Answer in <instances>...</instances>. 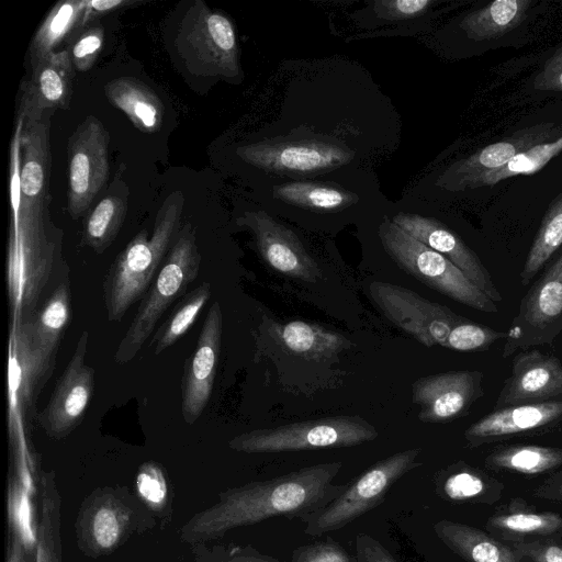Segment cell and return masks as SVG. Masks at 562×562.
<instances>
[{
    "mask_svg": "<svg viewBox=\"0 0 562 562\" xmlns=\"http://www.w3.org/2000/svg\"><path fill=\"white\" fill-rule=\"evenodd\" d=\"M530 4V0H496L468 13L459 27L470 40H493L516 29L525 20Z\"/></svg>",
    "mask_w": 562,
    "mask_h": 562,
    "instance_id": "1f68e13d",
    "label": "cell"
},
{
    "mask_svg": "<svg viewBox=\"0 0 562 562\" xmlns=\"http://www.w3.org/2000/svg\"><path fill=\"white\" fill-rule=\"evenodd\" d=\"M138 3L139 2L135 0H87L83 26L104 14Z\"/></svg>",
    "mask_w": 562,
    "mask_h": 562,
    "instance_id": "681fc988",
    "label": "cell"
},
{
    "mask_svg": "<svg viewBox=\"0 0 562 562\" xmlns=\"http://www.w3.org/2000/svg\"><path fill=\"white\" fill-rule=\"evenodd\" d=\"M104 93L113 106L125 113L138 131L156 133L160 130L164 104L144 82L121 77L109 81L104 86Z\"/></svg>",
    "mask_w": 562,
    "mask_h": 562,
    "instance_id": "f1b7e54d",
    "label": "cell"
},
{
    "mask_svg": "<svg viewBox=\"0 0 562 562\" xmlns=\"http://www.w3.org/2000/svg\"><path fill=\"white\" fill-rule=\"evenodd\" d=\"M341 468L342 462H324L225 490L214 505L180 528V539L190 546L206 543L228 530L277 517L306 522L347 488L333 483Z\"/></svg>",
    "mask_w": 562,
    "mask_h": 562,
    "instance_id": "6da1fadb",
    "label": "cell"
},
{
    "mask_svg": "<svg viewBox=\"0 0 562 562\" xmlns=\"http://www.w3.org/2000/svg\"><path fill=\"white\" fill-rule=\"evenodd\" d=\"M378 437L373 425L355 415H338L243 432L228 447L244 453H271L353 447Z\"/></svg>",
    "mask_w": 562,
    "mask_h": 562,
    "instance_id": "30bf717a",
    "label": "cell"
},
{
    "mask_svg": "<svg viewBox=\"0 0 562 562\" xmlns=\"http://www.w3.org/2000/svg\"><path fill=\"white\" fill-rule=\"evenodd\" d=\"M506 331H498L467 318L451 329L443 347L457 351H481L502 338L506 339Z\"/></svg>",
    "mask_w": 562,
    "mask_h": 562,
    "instance_id": "b9f144b4",
    "label": "cell"
},
{
    "mask_svg": "<svg viewBox=\"0 0 562 562\" xmlns=\"http://www.w3.org/2000/svg\"><path fill=\"white\" fill-rule=\"evenodd\" d=\"M137 496L151 513L167 517L169 510V488L166 473L154 461L144 462L136 476Z\"/></svg>",
    "mask_w": 562,
    "mask_h": 562,
    "instance_id": "60d3db41",
    "label": "cell"
},
{
    "mask_svg": "<svg viewBox=\"0 0 562 562\" xmlns=\"http://www.w3.org/2000/svg\"><path fill=\"white\" fill-rule=\"evenodd\" d=\"M222 333L223 313L220 302L215 301L204 318L196 346L184 363L181 379V413L189 425L198 420L211 397Z\"/></svg>",
    "mask_w": 562,
    "mask_h": 562,
    "instance_id": "d6986e66",
    "label": "cell"
},
{
    "mask_svg": "<svg viewBox=\"0 0 562 562\" xmlns=\"http://www.w3.org/2000/svg\"><path fill=\"white\" fill-rule=\"evenodd\" d=\"M436 4L434 0H379L369 3L366 9L364 25L371 24H416L425 18Z\"/></svg>",
    "mask_w": 562,
    "mask_h": 562,
    "instance_id": "ab89813d",
    "label": "cell"
},
{
    "mask_svg": "<svg viewBox=\"0 0 562 562\" xmlns=\"http://www.w3.org/2000/svg\"><path fill=\"white\" fill-rule=\"evenodd\" d=\"M74 66L68 49L55 52L31 67L21 83L18 113L24 127L32 126L57 110H67L72 95Z\"/></svg>",
    "mask_w": 562,
    "mask_h": 562,
    "instance_id": "ac0fdd59",
    "label": "cell"
},
{
    "mask_svg": "<svg viewBox=\"0 0 562 562\" xmlns=\"http://www.w3.org/2000/svg\"><path fill=\"white\" fill-rule=\"evenodd\" d=\"M483 373L448 371L417 379L412 386L413 403L420 407L418 419L446 423L463 416L484 394Z\"/></svg>",
    "mask_w": 562,
    "mask_h": 562,
    "instance_id": "ffe728a7",
    "label": "cell"
},
{
    "mask_svg": "<svg viewBox=\"0 0 562 562\" xmlns=\"http://www.w3.org/2000/svg\"><path fill=\"white\" fill-rule=\"evenodd\" d=\"M562 245V192L554 199L542 218L539 231L520 272L527 285Z\"/></svg>",
    "mask_w": 562,
    "mask_h": 562,
    "instance_id": "8d00e7d4",
    "label": "cell"
},
{
    "mask_svg": "<svg viewBox=\"0 0 562 562\" xmlns=\"http://www.w3.org/2000/svg\"><path fill=\"white\" fill-rule=\"evenodd\" d=\"M558 539L546 538L508 544L522 562H562V541Z\"/></svg>",
    "mask_w": 562,
    "mask_h": 562,
    "instance_id": "bcb514c9",
    "label": "cell"
},
{
    "mask_svg": "<svg viewBox=\"0 0 562 562\" xmlns=\"http://www.w3.org/2000/svg\"><path fill=\"white\" fill-rule=\"evenodd\" d=\"M532 495L553 502H562V470L551 474L544 482L537 487Z\"/></svg>",
    "mask_w": 562,
    "mask_h": 562,
    "instance_id": "f907efd6",
    "label": "cell"
},
{
    "mask_svg": "<svg viewBox=\"0 0 562 562\" xmlns=\"http://www.w3.org/2000/svg\"><path fill=\"white\" fill-rule=\"evenodd\" d=\"M50 119L23 127L21 136V203L50 201Z\"/></svg>",
    "mask_w": 562,
    "mask_h": 562,
    "instance_id": "484cf974",
    "label": "cell"
},
{
    "mask_svg": "<svg viewBox=\"0 0 562 562\" xmlns=\"http://www.w3.org/2000/svg\"><path fill=\"white\" fill-rule=\"evenodd\" d=\"M561 136V128L553 123H540L521 128L508 138L490 144L465 158L453 161L438 177L436 186L450 192L464 191L475 178L503 167L520 151Z\"/></svg>",
    "mask_w": 562,
    "mask_h": 562,
    "instance_id": "7402d4cb",
    "label": "cell"
},
{
    "mask_svg": "<svg viewBox=\"0 0 562 562\" xmlns=\"http://www.w3.org/2000/svg\"><path fill=\"white\" fill-rule=\"evenodd\" d=\"M89 331L82 330L74 353L36 420L50 439L69 436L82 422L94 390V370L86 362Z\"/></svg>",
    "mask_w": 562,
    "mask_h": 562,
    "instance_id": "2e32d148",
    "label": "cell"
},
{
    "mask_svg": "<svg viewBox=\"0 0 562 562\" xmlns=\"http://www.w3.org/2000/svg\"><path fill=\"white\" fill-rule=\"evenodd\" d=\"M562 331V252L520 301L504 344L503 357L551 345Z\"/></svg>",
    "mask_w": 562,
    "mask_h": 562,
    "instance_id": "4fadbf2b",
    "label": "cell"
},
{
    "mask_svg": "<svg viewBox=\"0 0 562 562\" xmlns=\"http://www.w3.org/2000/svg\"><path fill=\"white\" fill-rule=\"evenodd\" d=\"M355 549L358 562H400L379 540L368 533L357 535Z\"/></svg>",
    "mask_w": 562,
    "mask_h": 562,
    "instance_id": "c3c4849f",
    "label": "cell"
},
{
    "mask_svg": "<svg viewBox=\"0 0 562 562\" xmlns=\"http://www.w3.org/2000/svg\"><path fill=\"white\" fill-rule=\"evenodd\" d=\"M533 87L537 90L562 92V45L547 59L535 78Z\"/></svg>",
    "mask_w": 562,
    "mask_h": 562,
    "instance_id": "7dc6e473",
    "label": "cell"
},
{
    "mask_svg": "<svg viewBox=\"0 0 562 562\" xmlns=\"http://www.w3.org/2000/svg\"><path fill=\"white\" fill-rule=\"evenodd\" d=\"M110 135L102 122L88 115L69 137L67 210L74 220L90 211L109 179Z\"/></svg>",
    "mask_w": 562,
    "mask_h": 562,
    "instance_id": "5bb4252c",
    "label": "cell"
},
{
    "mask_svg": "<svg viewBox=\"0 0 562 562\" xmlns=\"http://www.w3.org/2000/svg\"><path fill=\"white\" fill-rule=\"evenodd\" d=\"M562 398V364L537 349L519 351L494 408Z\"/></svg>",
    "mask_w": 562,
    "mask_h": 562,
    "instance_id": "cb8c5ba5",
    "label": "cell"
},
{
    "mask_svg": "<svg viewBox=\"0 0 562 562\" xmlns=\"http://www.w3.org/2000/svg\"><path fill=\"white\" fill-rule=\"evenodd\" d=\"M33 496L10 469L8 477V521L10 531L22 540L27 553L35 551L37 525L34 518Z\"/></svg>",
    "mask_w": 562,
    "mask_h": 562,
    "instance_id": "f35d334b",
    "label": "cell"
},
{
    "mask_svg": "<svg viewBox=\"0 0 562 562\" xmlns=\"http://www.w3.org/2000/svg\"><path fill=\"white\" fill-rule=\"evenodd\" d=\"M155 526L153 513L127 487H99L81 503L75 532L78 549L95 559L113 553L133 536Z\"/></svg>",
    "mask_w": 562,
    "mask_h": 562,
    "instance_id": "8992f818",
    "label": "cell"
},
{
    "mask_svg": "<svg viewBox=\"0 0 562 562\" xmlns=\"http://www.w3.org/2000/svg\"><path fill=\"white\" fill-rule=\"evenodd\" d=\"M212 295V285L204 281L186 294L168 318L156 329L149 346L155 356L171 347L194 324Z\"/></svg>",
    "mask_w": 562,
    "mask_h": 562,
    "instance_id": "d590c367",
    "label": "cell"
},
{
    "mask_svg": "<svg viewBox=\"0 0 562 562\" xmlns=\"http://www.w3.org/2000/svg\"><path fill=\"white\" fill-rule=\"evenodd\" d=\"M561 151L562 136L552 142L535 145L515 155L503 167L482 173L469 183L467 190L492 187L504 179L518 175H533Z\"/></svg>",
    "mask_w": 562,
    "mask_h": 562,
    "instance_id": "74e56055",
    "label": "cell"
},
{
    "mask_svg": "<svg viewBox=\"0 0 562 562\" xmlns=\"http://www.w3.org/2000/svg\"><path fill=\"white\" fill-rule=\"evenodd\" d=\"M87 0H66L57 2L47 13L31 41L27 56L30 66L55 53L70 36L79 33L83 26Z\"/></svg>",
    "mask_w": 562,
    "mask_h": 562,
    "instance_id": "f546056e",
    "label": "cell"
},
{
    "mask_svg": "<svg viewBox=\"0 0 562 562\" xmlns=\"http://www.w3.org/2000/svg\"><path fill=\"white\" fill-rule=\"evenodd\" d=\"M369 292L391 323L426 347H443L451 329L467 319L402 285L374 281Z\"/></svg>",
    "mask_w": 562,
    "mask_h": 562,
    "instance_id": "9a60e30c",
    "label": "cell"
},
{
    "mask_svg": "<svg viewBox=\"0 0 562 562\" xmlns=\"http://www.w3.org/2000/svg\"><path fill=\"white\" fill-rule=\"evenodd\" d=\"M435 492L450 503L495 502L494 487H503L497 481L462 461L438 471L435 475Z\"/></svg>",
    "mask_w": 562,
    "mask_h": 562,
    "instance_id": "4dcf8cb0",
    "label": "cell"
},
{
    "mask_svg": "<svg viewBox=\"0 0 562 562\" xmlns=\"http://www.w3.org/2000/svg\"><path fill=\"white\" fill-rule=\"evenodd\" d=\"M390 220L405 233L449 259L493 302L503 300L477 255L440 221L407 211H398Z\"/></svg>",
    "mask_w": 562,
    "mask_h": 562,
    "instance_id": "44dd1931",
    "label": "cell"
},
{
    "mask_svg": "<svg viewBox=\"0 0 562 562\" xmlns=\"http://www.w3.org/2000/svg\"><path fill=\"white\" fill-rule=\"evenodd\" d=\"M121 171L85 221L82 243L99 255L114 241L126 216L130 192Z\"/></svg>",
    "mask_w": 562,
    "mask_h": 562,
    "instance_id": "83f0119b",
    "label": "cell"
},
{
    "mask_svg": "<svg viewBox=\"0 0 562 562\" xmlns=\"http://www.w3.org/2000/svg\"><path fill=\"white\" fill-rule=\"evenodd\" d=\"M279 341L290 351L307 359L329 358L348 348L344 336L316 324L292 321L277 326Z\"/></svg>",
    "mask_w": 562,
    "mask_h": 562,
    "instance_id": "836d02e7",
    "label": "cell"
},
{
    "mask_svg": "<svg viewBox=\"0 0 562 562\" xmlns=\"http://www.w3.org/2000/svg\"><path fill=\"white\" fill-rule=\"evenodd\" d=\"M202 257L196 244V231L191 223L180 227L175 241L149 290L117 345L116 363L131 361L153 334L164 313L196 279Z\"/></svg>",
    "mask_w": 562,
    "mask_h": 562,
    "instance_id": "5b68a950",
    "label": "cell"
},
{
    "mask_svg": "<svg viewBox=\"0 0 562 562\" xmlns=\"http://www.w3.org/2000/svg\"><path fill=\"white\" fill-rule=\"evenodd\" d=\"M42 515L36 529L34 562H63L60 541L61 498L55 471H43L38 479Z\"/></svg>",
    "mask_w": 562,
    "mask_h": 562,
    "instance_id": "d6a6232c",
    "label": "cell"
},
{
    "mask_svg": "<svg viewBox=\"0 0 562 562\" xmlns=\"http://www.w3.org/2000/svg\"><path fill=\"white\" fill-rule=\"evenodd\" d=\"M378 236L390 258L429 288L480 312H497L495 302L449 259L405 233L386 215L379 224Z\"/></svg>",
    "mask_w": 562,
    "mask_h": 562,
    "instance_id": "9c48e42d",
    "label": "cell"
},
{
    "mask_svg": "<svg viewBox=\"0 0 562 562\" xmlns=\"http://www.w3.org/2000/svg\"><path fill=\"white\" fill-rule=\"evenodd\" d=\"M562 423V398L494 408L464 431L468 447L544 432Z\"/></svg>",
    "mask_w": 562,
    "mask_h": 562,
    "instance_id": "603a6c76",
    "label": "cell"
},
{
    "mask_svg": "<svg viewBox=\"0 0 562 562\" xmlns=\"http://www.w3.org/2000/svg\"><path fill=\"white\" fill-rule=\"evenodd\" d=\"M183 205L181 191L170 193L157 211L151 235L138 232L111 263L103 280L109 322H121L149 290L180 229Z\"/></svg>",
    "mask_w": 562,
    "mask_h": 562,
    "instance_id": "277c9868",
    "label": "cell"
},
{
    "mask_svg": "<svg viewBox=\"0 0 562 562\" xmlns=\"http://www.w3.org/2000/svg\"><path fill=\"white\" fill-rule=\"evenodd\" d=\"M103 41L104 30L101 25L79 32L68 49L74 68L81 72L88 71L100 55Z\"/></svg>",
    "mask_w": 562,
    "mask_h": 562,
    "instance_id": "ee69618b",
    "label": "cell"
},
{
    "mask_svg": "<svg viewBox=\"0 0 562 562\" xmlns=\"http://www.w3.org/2000/svg\"><path fill=\"white\" fill-rule=\"evenodd\" d=\"M176 47L187 68L200 76L237 81L241 78L233 22L196 0L183 16Z\"/></svg>",
    "mask_w": 562,
    "mask_h": 562,
    "instance_id": "8fae6325",
    "label": "cell"
},
{
    "mask_svg": "<svg viewBox=\"0 0 562 562\" xmlns=\"http://www.w3.org/2000/svg\"><path fill=\"white\" fill-rule=\"evenodd\" d=\"M50 201L21 203L19 217L11 220L5 260L10 323L31 317L70 271L63 258V229L49 213Z\"/></svg>",
    "mask_w": 562,
    "mask_h": 562,
    "instance_id": "3957f363",
    "label": "cell"
},
{
    "mask_svg": "<svg viewBox=\"0 0 562 562\" xmlns=\"http://www.w3.org/2000/svg\"><path fill=\"white\" fill-rule=\"evenodd\" d=\"M236 224L251 233L260 257L276 271L307 282L321 278L317 262L294 231L267 211H245L237 217Z\"/></svg>",
    "mask_w": 562,
    "mask_h": 562,
    "instance_id": "e0dca14e",
    "label": "cell"
},
{
    "mask_svg": "<svg viewBox=\"0 0 562 562\" xmlns=\"http://www.w3.org/2000/svg\"><path fill=\"white\" fill-rule=\"evenodd\" d=\"M27 551L20 537L14 532L10 531L7 562H27Z\"/></svg>",
    "mask_w": 562,
    "mask_h": 562,
    "instance_id": "816d5d0a",
    "label": "cell"
},
{
    "mask_svg": "<svg viewBox=\"0 0 562 562\" xmlns=\"http://www.w3.org/2000/svg\"><path fill=\"white\" fill-rule=\"evenodd\" d=\"M486 530L506 543L560 538L562 517L552 512H539L518 498L492 515L486 522Z\"/></svg>",
    "mask_w": 562,
    "mask_h": 562,
    "instance_id": "d4e9b609",
    "label": "cell"
},
{
    "mask_svg": "<svg viewBox=\"0 0 562 562\" xmlns=\"http://www.w3.org/2000/svg\"><path fill=\"white\" fill-rule=\"evenodd\" d=\"M432 529L450 550L467 562H522L508 543L475 527L442 519Z\"/></svg>",
    "mask_w": 562,
    "mask_h": 562,
    "instance_id": "4316f807",
    "label": "cell"
},
{
    "mask_svg": "<svg viewBox=\"0 0 562 562\" xmlns=\"http://www.w3.org/2000/svg\"><path fill=\"white\" fill-rule=\"evenodd\" d=\"M363 176L346 169L334 177L277 180L270 187L268 202L282 214L293 213L312 220L339 217L364 206L382 205L376 186L373 181H361Z\"/></svg>",
    "mask_w": 562,
    "mask_h": 562,
    "instance_id": "ba28073f",
    "label": "cell"
},
{
    "mask_svg": "<svg viewBox=\"0 0 562 562\" xmlns=\"http://www.w3.org/2000/svg\"><path fill=\"white\" fill-rule=\"evenodd\" d=\"M68 271L29 318L10 323L8 357L9 424L24 426L52 376L57 352L71 319Z\"/></svg>",
    "mask_w": 562,
    "mask_h": 562,
    "instance_id": "7a4b0ae2",
    "label": "cell"
},
{
    "mask_svg": "<svg viewBox=\"0 0 562 562\" xmlns=\"http://www.w3.org/2000/svg\"><path fill=\"white\" fill-rule=\"evenodd\" d=\"M420 448L396 452L359 475L327 506L305 522L304 533L318 537L344 528L384 502L391 487L406 473L422 465Z\"/></svg>",
    "mask_w": 562,
    "mask_h": 562,
    "instance_id": "7c38bea8",
    "label": "cell"
},
{
    "mask_svg": "<svg viewBox=\"0 0 562 562\" xmlns=\"http://www.w3.org/2000/svg\"><path fill=\"white\" fill-rule=\"evenodd\" d=\"M192 562H281L252 546H192Z\"/></svg>",
    "mask_w": 562,
    "mask_h": 562,
    "instance_id": "7bdbcfd3",
    "label": "cell"
},
{
    "mask_svg": "<svg viewBox=\"0 0 562 562\" xmlns=\"http://www.w3.org/2000/svg\"><path fill=\"white\" fill-rule=\"evenodd\" d=\"M291 562H350L344 548L330 538L297 547Z\"/></svg>",
    "mask_w": 562,
    "mask_h": 562,
    "instance_id": "f6af8a7d",
    "label": "cell"
},
{
    "mask_svg": "<svg viewBox=\"0 0 562 562\" xmlns=\"http://www.w3.org/2000/svg\"><path fill=\"white\" fill-rule=\"evenodd\" d=\"M485 464L495 471L538 475L562 467V449L538 445H513L493 450Z\"/></svg>",
    "mask_w": 562,
    "mask_h": 562,
    "instance_id": "e575fe53",
    "label": "cell"
},
{
    "mask_svg": "<svg viewBox=\"0 0 562 562\" xmlns=\"http://www.w3.org/2000/svg\"><path fill=\"white\" fill-rule=\"evenodd\" d=\"M237 156L267 176L286 180L317 179L355 167L356 151L344 142L302 133L240 146Z\"/></svg>",
    "mask_w": 562,
    "mask_h": 562,
    "instance_id": "52a82bcc",
    "label": "cell"
}]
</instances>
